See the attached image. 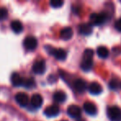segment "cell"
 Here are the masks:
<instances>
[{"label": "cell", "mask_w": 121, "mask_h": 121, "mask_svg": "<svg viewBox=\"0 0 121 121\" xmlns=\"http://www.w3.org/2000/svg\"><path fill=\"white\" fill-rule=\"evenodd\" d=\"M114 27L117 31L121 32V17L119 18L115 22H114Z\"/></svg>", "instance_id": "cell-25"}, {"label": "cell", "mask_w": 121, "mask_h": 121, "mask_svg": "<svg viewBox=\"0 0 121 121\" xmlns=\"http://www.w3.org/2000/svg\"><path fill=\"white\" fill-rule=\"evenodd\" d=\"M107 115L110 121H121V109L118 106H109L107 109Z\"/></svg>", "instance_id": "cell-1"}, {"label": "cell", "mask_w": 121, "mask_h": 121, "mask_svg": "<svg viewBox=\"0 0 121 121\" xmlns=\"http://www.w3.org/2000/svg\"><path fill=\"white\" fill-rule=\"evenodd\" d=\"M93 56H94V51L92 49H86L83 54V59H92Z\"/></svg>", "instance_id": "cell-22"}, {"label": "cell", "mask_w": 121, "mask_h": 121, "mask_svg": "<svg viewBox=\"0 0 121 121\" xmlns=\"http://www.w3.org/2000/svg\"><path fill=\"white\" fill-rule=\"evenodd\" d=\"M59 112H60V109L56 104H52V105L48 106L44 110V114L47 117H55V116L58 115Z\"/></svg>", "instance_id": "cell-8"}, {"label": "cell", "mask_w": 121, "mask_h": 121, "mask_svg": "<svg viewBox=\"0 0 121 121\" xmlns=\"http://www.w3.org/2000/svg\"><path fill=\"white\" fill-rule=\"evenodd\" d=\"M63 4H64V2H63L62 0H51L50 2V5L52 8H55V9L60 8L63 5Z\"/></svg>", "instance_id": "cell-21"}, {"label": "cell", "mask_w": 121, "mask_h": 121, "mask_svg": "<svg viewBox=\"0 0 121 121\" xmlns=\"http://www.w3.org/2000/svg\"><path fill=\"white\" fill-rule=\"evenodd\" d=\"M50 53L55 56L56 59L59 60H63L66 58V52L62 48H51Z\"/></svg>", "instance_id": "cell-6"}, {"label": "cell", "mask_w": 121, "mask_h": 121, "mask_svg": "<svg viewBox=\"0 0 121 121\" xmlns=\"http://www.w3.org/2000/svg\"><path fill=\"white\" fill-rule=\"evenodd\" d=\"M83 108H84V110L88 114H91V115H95L97 113V108H96V106L93 103L90 102V101L85 102Z\"/></svg>", "instance_id": "cell-11"}, {"label": "cell", "mask_w": 121, "mask_h": 121, "mask_svg": "<svg viewBox=\"0 0 121 121\" xmlns=\"http://www.w3.org/2000/svg\"><path fill=\"white\" fill-rule=\"evenodd\" d=\"M92 25L91 23H81L79 25L78 27V31H79V33H81V35H84V36H87L91 34L92 32Z\"/></svg>", "instance_id": "cell-9"}, {"label": "cell", "mask_w": 121, "mask_h": 121, "mask_svg": "<svg viewBox=\"0 0 121 121\" xmlns=\"http://www.w3.org/2000/svg\"><path fill=\"white\" fill-rule=\"evenodd\" d=\"M109 88H110V89L117 90L119 85V83H118L117 81H115V80H112V81L109 83Z\"/></svg>", "instance_id": "cell-24"}, {"label": "cell", "mask_w": 121, "mask_h": 121, "mask_svg": "<svg viewBox=\"0 0 121 121\" xmlns=\"http://www.w3.org/2000/svg\"><path fill=\"white\" fill-rule=\"evenodd\" d=\"M8 10L5 8H0V21H3L8 17Z\"/></svg>", "instance_id": "cell-23"}, {"label": "cell", "mask_w": 121, "mask_h": 121, "mask_svg": "<svg viewBox=\"0 0 121 121\" xmlns=\"http://www.w3.org/2000/svg\"><path fill=\"white\" fill-rule=\"evenodd\" d=\"M81 69L84 71H89L93 67V60L92 59H83L81 64Z\"/></svg>", "instance_id": "cell-16"}, {"label": "cell", "mask_w": 121, "mask_h": 121, "mask_svg": "<svg viewBox=\"0 0 121 121\" xmlns=\"http://www.w3.org/2000/svg\"><path fill=\"white\" fill-rule=\"evenodd\" d=\"M66 95L63 91H56L53 95V99L57 103H62L66 100Z\"/></svg>", "instance_id": "cell-18"}, {"label": "cell", "mask_w": 121, "mask_h": 121, "mask_svg": "<svg viewBox=\"0 0 121 121\" xmlns=\"http://www.w3.org/2000/svg\"><path fill=\"white\" fill-rule=\"evenodd\" d=\"M60 121H67V120H65V119H63V120H60Z\"/></svg>", "instance_id": "cell-26"}, {"label": "cell", "mask_w": 121, "mask_h": 121, "mask_svg": "<svg viewBox=\"0 0 121 121\" xmlns=\"http://www.w3.org/2000/svg\"><path fill=\"white\" fill-rule=\"evenodd\" d=\"M97 55L99 56V57H100V58H107L108 56H109V50H108L107 47H103V46H101V47H99L97 48Z\"/></svg>", "instance_id": "cell-19"}, {"label": "cell", "mask_w": 121, "mask_h": 121, "mask_svg": "<svg viewBox=\"0 0 121 121\" xmlns=\"http://www.w3.org/2000/svg\"><path fill=\"white\" fill-rule=\"evenodd\" d=\"M67 114L73 119H79L81 116V109L77 105H71L67 109Z\"/></svg>", "instance_id": "cell-7"}, {"label": "cell", "mask_w": 121, "mask_h": 121, "mask_svg": "<svg viewBox=\"0 0 121 121\" xmlns=\"http://www.w3.org/2000/svg\"><path fill=\"white\" fill-rule=\"evenodd\" d=\"M15 99H16V102H17L19 105L22 106V107L27 106L29 102L28 95L24 92H19V93H17V94H16Z\"/></svg>", "instance_id": "cell-5"}, {"label": "cell", "mask_w": 121, "mask_h": 121, "mask_svg": "<svg viewBox=\"0 0 121 121\" xmlns=\"http://www.w3.org/2000/svg\"><path fill=\"white\" fill-rule=\"evenodd\" d=\"M88 91L92 95H99L102 92L103 89H102V86L99 83L94 81V82H91L90 84V86H88Z\"/></svg>", "instance_id": "cell-10"}, {"label": "cell", "mask_w": 121, "mask_h": 121, "mask_svg": "<svg viewBox=\"0 0 121 121\" xmlns=\"http://www.w3.org/2000/svg\"><path fill=\"white\" fill-rule=\"evenodd\" d=\"M23 46L27 51H33L37 47V40L33 36H28L24 39Z\"/></svg>", "instance_id": "cell-3"}, {"label": "cell", "mask_w": 121, "mask_h": 121, "mask_svg": "<svg viewBox=\"0 0 121 121\" xmlns=\"http://www.w3.org/2000/svg\"><path fill=\"white\" fill-rule=\"evenodd\" d=\"M11 28L15 33H20L23 30L22 23L18 20H14L11 22Z\"/></svg>", "instance_id": "cell-17"}, {"label": "cell", "mask_w": 121, "mask_h": 121, "mask_svg": "<svg viewBox=\"0 0 121 121\" xmlns=\"http://www.w3.org/2000/svg\"><path fill=\"white\" fill-rule=\"evenodd\" d=\"M87 88V85H86V81H83L81 79L76 80L74 82V89L76 90L77 92L83 93Z\"/></svg>", "instance_id": "cell-12"}, {"label": "cell", "mask_w": 121, "mask_h": 121, "mask_svg": "<svg viewBox=\"0 0 121 121\" xmlns=\"http://www.w3.org/2000/svg\"><path fill=\"white\" fill-rule=\"evenodd\" d=\"M90 20H91V25H101L107 20V14L105 13H94L91 15Z\"/></svg>", "instance_id": "cell-2"}, {"label": "cell", "mask_w": 121, "mask_h": 121, "mask_svg": "<svg viewBox=\"0 0 121 121\" xmlns=\"http://www.w3.org/2000/svg\"><path fill=\"white\" fill-rule=\"evenodd\" d=\"M42 103H43V99H42V95L39 94H35L32 96L31 99V104L34 108H39L42 106Z\"/></svg>", "instance_id": "cell-14"}, {"label": "cell", "mask_w": 121, "mask_h": 121, "mask_svg": "<svg viewBox=\"0 0 121 121\" xmlns=\"http://www.w3.org/2000/svg\"><path fill=\"white\" fill-rule=\"evenodd\" d=\"M32 71L37 75H42L46 71V62L43 60H38L34 62L32 66Z\"/></svg>", "instance_id": "cell-4"}, {"label": "cell", "mask_w": 121, "mask_h": 121, "mask_svg": "<svg viewBox=\"0 0 121 121\" xmlns=\"http://www.w3.org/2000/svg\"><path fill=\"white\" fill-rule=\"evenodd\" d=\"M23 80L24 79H22V78L21 77L20 75L16 72L13 73V74L12 75V76H11V82H12V84L14 86H17V87L23 85Z\"/></svg>", "instance_id": "cell-15"}, {"label": "cell", "mask_w": 121, "mask_h": 121, "mask_svg": "<svg viewBox=\"0 0 121 121\" xmlns=\"http://www.w3.org/2000/svg\"><path fill=\"white\" fill-rule=\"evenodd\" d=\"M79 121H83V120H79Z\"/></svg>", "instance_id": "cell-27"}, {"label": "cell", "mask_w": 121, "mask_h": 121, "mask_svg": "<svg viewBox=\"0 0 121 121\" xmlns=\"http://www.w3.org/2000/svg\"><path fill=\"white\" fill-rule=\"evenodd\" d=\"M73 36V30L71 27H67L61 29L60 32V37L62 40H69Z\"/></svg>", "instance_id": "cell-13"}, {"label": "cell", "mask_w": 121, "mask_h": 121, "mask_svg": "<svg viewBox=\"0 0 121 121\" xmlns=\"http://www.w3.org/2000/svg\"><path fill=\"white\" fill-rule=\"evenodd\" d=\"M22 86L26 88H32L35 86V81H33L32 78H29V79H24L23 80V85Z\"/></svg>", "instance_id": "cell-20"}]
</instances>
